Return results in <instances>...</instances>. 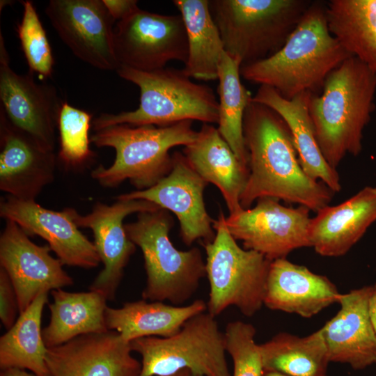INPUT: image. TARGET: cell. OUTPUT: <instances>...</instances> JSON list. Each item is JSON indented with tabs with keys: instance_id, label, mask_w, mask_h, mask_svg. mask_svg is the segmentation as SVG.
<instances>
[{
	"instance_id": "obj_16",
	"label": "cell",
	"mask_w": 376,
	"mask_h": 376,
	"mask_svg": "<svg viewBox=\"0 0 376 376\" xmlns=\"http://www.w3.org/2000/svg\"><path fill=\"white\" fill-rule=\"evenodd\" d=\"M0 236V267L15 288L19 313L43 292L72 285V278L63 263L50 254L49 246H39L15 221L6 220Z\"/></svg>"
},
{
	"instance_id": "obj_32",
	"label": "cell",
	"mask_w": 376,
	"mask_h": 376,
	"mask_svg": "<svg viewBox=\"0 0 376 376\" xmlns=\"http://www.w3.org/2000/svg\"><path fill=\"white\" fill-rule=\"evenodd\" d=\"M93 115L63 102L57 122L59 132L58 160L68 170H81L90 165L95 153L90 148L89 129Z\"/></svg>"
},
{
	"instance_id": "obj_29",
	"label": "cell",
	"mask_w": 376,
	"mask_h": 376,
	"mask_svg": "<svg viewBox=\"0 0 376 376\" xmlns=\"http://www.w3.org/2000/svg\"><path fill=\"white\" fill-rule=\"evenodd\" d=\"M48 292L38 295L11 328L0 338V368L27 369L37 376H50L47 347L42 335L41 320Z\"/></svg>"
},
{
	"instance_id": "obj_28",
	"label": "cell",
	"mask_w": 376,
	"mask_h": 376,
	"mask_svg": "<svg viewBox=\"0 0 376 376\" xmlns=\"http://www.w3.org/2000/svg\"><path fill=\"white\" fill-rule=\"evenodd\" d=\"M326 18L342 47L376 73V0H331Z\"/></svg>"
},
{
	"instance_id": "obj_36",
	"label": "cell",
	"mask_w": 376,
	"mask_h": 376,
	"mask_svg": "<svg viewBox=\"0 0 376 376\" xmlns=\"http://www.w3.org/2000/svg\"><path fill=\"white\" fill-rule=\"evenodd\" d=\"M102 1L113 19L118 22L139 8L138 1L136 0H102Z\"/></svg>"
},
{
	"instance_id": "obj_27",
	"label": "cell",
	"mask_w": 376,
	"mask_h": 376,
	"mask_svg": "<svg viewBox=\"0 0 376 376\" xmlns=\"http://www.w3.org/2000/svg\"><path fill=\"white\" fill-rule=\"evenodd\" d=\"M182 17L187 37L188 56L183 72L191 79H218L223 42L212 17L209 0H174Z\"/></svg>"
},
{
	"instance_id": "obj_30",
	"label": "cell",
	"mask_w": 376,
	"mask_h": 376,
	"mask_svg": "<svg viewBox=\"0 0 376 376\" xmlns=\"http://www.w3.org/2000/svg\"><path fill=\"white\" fill-rule=\"evenodd\" d=\"M264 371L288 376H325L330 363L320 329L304 337L281 332L260 344Z\"/></svg>"
},
{
	"instance_id": "obj_8",
	"label": "cell",
	"mask_w": 376,
	"mask_h": 376,
	"mask_svg": "<svg viewBox=\"0 0 376 376\" xmlns=\"http://www.w3.org/2000/svg\"><path fill=\"white\" fill-rule=\"evenodd\" d=\"M225 218L220 210L212 224L216 231L214 240L203 244L210 286L207 311L216 318L235 306L244 315L252 317L264 305L272 261L258 252L240 247L227 229Z\"/></svg>"
},
{
	"instance_id": "obj_1",
	"label": "cell",
	"mask_w": 376,
	"mask_h": 376,
	"mask_svg": "<svg viewBox=\"0 0 376 376\" xmlns=\"http://www.w3.org/2000/svg\"><path fill=\"white\" fill-rule=\"evenodd\" d=\"M251 98L243 119L249 173L240 197L242 209L263 197L315 212L329 205L335 193L304 171L285 122L272 109Z\"/></svg>"
},
{
	"instance_id": "obj_26",
	"label": "cell",
	"mask_w": 376,
	"mask_h": 376,
	"mask_svg": "<svg viewBox=\"0 0 376 376\" xmlns=\"http://www.w3.org/2000/svg\"><path fill=\"white\" fill-rule=\"evenodd\" d=\"M51 294L50 321L42 330L47 348L79 336L109 331L105 318L107 299L101 293L93 290L72 292L59 288Z\"/></svg>"
},
{
	"instance_id": "obj_21",
	"label": "cell",
	"mask_w": 376,
	"mask_h": 376,
	"mask_svg": "<svg viewBox=\"0 0 376 376\" xmlns=\"http://www.w3.org/2000/svg\"><path fill=\"white\" fill-rule=\"evenodd\" d=\"M340 295L327 276L283 258L270 263L264 305L271 310L311 318L338 302Z\"/></svg>"
},
{
	"instance_id": "obj_19",
	"label": "cell",
	"mask_w": 376,
	"mask_h": 376,
	"mask_svg": "<svg viewBox=\"0 0 376 376\" xmlns=\"http://www.w3.org/2000/svg\"><path fill=\"white\" fill-rule=\"evenodd\" d=\"M0 189L17 199L35 201L55 177L58 159L14 126L0 109Z\"/></svg>"
},
{
	"instance_id": "obj_9",
	"label": "cell",
	"mask_w": 376,
	"mask_h": 376,
	"mask_svg": "<svg viewBox=\"0 0 376 376\" xmlns=\"http://www.w3.org/2000/svg\"><path fill=\"white\" fill-rule=\"evenodd\" d=\"M130 345L142 358L140 376H164L183 369L194 376H230L224 334L207 311L188 320L170 337H142Z\"/></svg>"
},
{
	"instance_id": "obj_7",
	"label": "cell",
	"mask_w": 376,
	"mask_h": 376,
	"mask_svg": "<svg viewBox=\"0 0 376 376\" xmlns=\"http://www.w3.org/2000/svg\"><path fill=\"white\" fill-rule=\"evenodd\" d=\"M312 3L311 0H210L209 8L225 52L242 66L278 52Z\"/></svg>"
},
{
	"instance_id": "obj_5",
	"label": "cell",
	"mask_w": 376,
	"mask_h": 376,
	"mask_svg": "<svg viewBox=\"0 0 376 376\" xmlns=\"http://www.w3.org/2000/svg\"><path fill=\"white\" fill-rule=\"evenodd\" d=\"M192 123L185 120L166 127L118 124L95 132L91 143L113 148L116 157L109 167L94 169L91 178L107 188L117 187L126 180L137 190L152 187L171 171L169 150L196 139L198 132Z\"/></svg>"
},
{
	"instance_id": "obj_35",
	"label": "cell",
	"mask_w": 376,
	"mask_h": 376,
	"mask_svg": "<svg viewBox=\"0 0 376 376\" xmlns=\"http://www.w3.org/2000/svg\"><path fill=\"white\" fill-rule=\"evenodd\" d=\"M19 313L17 295L12 282L0 267V319L3 327L9 329L15 324Z\"/></svg>"
},
{
	"instance_id": "obj_2",
	"label": "cell",
	"mask_w": 376,
	"mask_h": 376,
	"mask_svg": "<svg viewBox=\"0 0 376 376\" xmlns=\"http://www.w3.org/2000/svg\"><path fill=\"white\" fill-rule=\"evenodd\" d=\"M350 56L329 30L326 3L313 1L283 46L267 58L241 66L240 75L291 100L304 92L320 94L328 75Z\"/></svg>"
},
{
	"instance_id": "obj_39",
	"label": "cell",
	"mask_w": 376,
	"mask_h": 376,
	"mask_svg": "<svg viewBox=\"0 0 376 376\" xmlns=\"http://www.w3.org/2000/svg\"><path fill=\"white\" fill-rule=\"evenodd\" d=\"M164 376H194L192 373L188 370V369H183L181 370H179L178 372L169 375H164Z\"/></svg>"
},
{
	"instance_id": "obj_14",
	"label": "cell",
	"mask_w": 376,
	"mask_h": 376,
	"mask_svg": "<svg viewBox=\"0 0 376 376\" xmlns=\"http://www.w3.org/2000/svg\"><path fill=\"white\" fill-rule=\"evenodd\" d=\"M170 173L152 187L122 194L117 200H146L177 217L180 237L187 246L201 240L202 244L214 240L216 232L204 202L207 182L191 166L182 152L172 155Z\"/></svg>"
},
{
	"instance_id": "obj_33",
	"label": "cell",
	"mask_w": 376,
	"mask_h": 376,
	"mask_svg": "<svg viewBox=\"0 0 376 376\" xmlns=\"http://www.w3.org/2000/svg\"><path fill=\"white\" fill-rule=\"evenodd\" d=\"M20 2L23 15L17 31L30 72L42 77H50L54 59L45 30L33 2L29 0Z\"/></svg>"
},
{
	"instance_id": "obj_38",
	"label": "cell",
	"mask_w": 376,
	"mask_h": 376,
	"mask_svg": "<svg viewBox=\"0 0 376 376\" xmlns=\"http://www.w3.org/2000/svg\"><path fill=\"white\" fill-rule=\"evenodd\" d=\"M0 376H37L33 373H28L25 370L10 368L1 370Z\"/></svg>"
},
{
	"instance_id": "obj_11",
	"label": "cell",
	"mask_w": 376,
	"mask_h": 376,
	"mask_svg": "<svg viewBox=\"0 0 376 376\" xmlns=\"http://www.w3.org/2000/svg\"><path fill=\"white\" fill-rule=\"evenodd\" d=\"M310 211L302 205L287 207L278 199L263 197L253 208L229 214L225 224L244 249L272 261L286 258L295 249L311 246Z\"/></svg>"
},
{
	"instance_id": "obj_15",
	"label": "cell",
	"mask_w": 376,
	"mask_h": 376,
	"mask_svg": "<svg viewBox=\"0 0 376 376\" xmlns=\"http://www.w3.org/2000/svg\"><path fill=\"white\" fill-rule=\"evenodd\" d=\"M33 74L19 75L11 69L1 32L0 109L14 126L54 151L55 130L63 102L54 87L37 83Z\"/></svg>"
},
{
	"instance_id": "obj_37",
	"label": "cell",
	"mask_w": 376,
	"mask_h": 376,
	"mask_svg": "<svg viewBox=\"0 0 376 376\" xmlns=\"http://www.w3.org/2000/svg\"><path fill=\"white\" fill-rule=\"evenodd\" d=\"M368 313L372 325L376 334V285H373V290L369 298Z\"/></svg>"
},
{
	"instance_id": "obj_18",
	"label": "cell",
	"mask_w": 376,
	"mask_h": 376,
	"mask_svg": "<svg viewBox=\"0 0 376 376\" xmlns=\"http://www.w3.org/2000/svg\"><path fill=\"white\" fill-rule=\"evenodd\" d=\"M0 217L15 221L29 237L38 235L46 240L63 265L92 269L101 262L94 244L79 230L65 209L54 211L36 201L8 195L1 198Z\"/></svg>"
},
{
	"instance_id": "obj_24",
	"label": "cell",
	"mask_w": 376,
	"mask_h": 376,
	"mask_svg": "<svg viewBox=\"0 0 376 376\" xmlns=\"http://www.w3.org/2000/svg\"><path fill=\"white\" fill-rule=\"evenodd\" d=\"M182 153L204 180L219 189L229 214L242 209L240 197L248 180L249 169L239 161L217 127L203 123L196 139L185 146Z\"/></svg>"
},
{
	"instance_id": "obj_4",
	"label": "cell",
	"mask_w": 376,
	"mask_h": 376,
	"mask_svg": "<svg viewBox=\"0 0 376 376\" xmlns=\"http://www.w3.org/2000/svg\"><path fill=\"white\" fill-rule=\"evenodd\" d=\"M116 72L139 88V106L134 111L101 113L92 120L95 132L118 124L166 127L185 120L217 124L219 102L213 90L191 81L182 69L139 71L120 65Z\"/></svg>"
},
{
	"instance_id": "obj_34",
	"label": "cell",
	"mask_w": 376,
	"mask_h": 376,
	"mask_svg": "<svg viewBox=\"0 0 376 376\" xmlns=\"http://www.w3.org/2000/svg\"><path fill=\"white\" fill-rule=\"evenodd\" d=\"M224 334L226 352L233 363V376H263L265 371L260 344L255 340L256 328L235 320L227 324Z\"/></svg>"
},
{
	"instance_id": "obj_13",
	"label": "cell",
	"mask_w": 376,
	"mask_h": 376,
	"mask_svg": "<svg viewBox=\"0 0 376 376\" xmlns=\"http://www.w3.org/2000/svg\"><path fill=\"white\" fill-rule=\"evenodd\" d=\"M53 28L74 55L102 70H117L113 19L102 0H51L45 8Z\"/></svg>"
},
{
	"instance_id": "obj_22",
	"label": "cell",
	"mask_w": 376,
	"mask_h": 376,
	"mask_svg": "<svg viewBox=\"0 0 376 376\" xmlns=\"http://www.w3.org/2000/svg\"><path fill=\"white\" fill-rule=\"evenodd\" d=\"M376 221V186H367L336 205H327L311 218V246L319 255L346 254Z\"/></svg>"
},
{
	"instance_id": "obj_12",
	"label": "cell",
	"mask_w": 376,
	"mask_h": 376,
	"mask_svg": "<svg viewBox=\"0 0 376 376\" xmlns=\"http://www.w3.org/2000/svg\"><path fill=\"white\" fill-rule=\"evenodd\" d=\"M158 208L160 207L146 200H117L111 205L97 202L92 211L84 215L73 208H64L78 228L93 231V244L104 265L90 290L101 293L107 301L115 299L124 269L136 246L128 237L123 220L131 214Z\"/></svg>"
},
{
	"instance_id": "obj_10",
	"label": "cell",
	"mask_w": 376,
	"mask_h": 376,
	"mask_svg": "<svg viewBox=\"0 0 376 376\" xmlns=\"http://www.w3.org/2000/svg\"><path fill=\"white\" fill-rule=\"evenodd\" d=\"M113 45L119 66L139 71L164 68L173 61L185 64L188 56L180 14L162 15L139 8L117 22Z\"/></svg>"
},
{
	"instance_id": "obj_17",
	"label": "cell",
	"mask_w": 376,
	"mask_h": 376,
	"mask_svg": "<svg viewBox=\"0 0 376 376\" xmlns=\"http://www.w3.org/2000/svg\"><path fill=\"white\" fill-rule=\"evenodd\" d=\"M130 343L116 331L77 336L47 348L50 376H140L142 365Z\"/></svg>"
},
{
	"instance_id": "obj_20",
	"label": "cell",
	"mask_w": 376,
	"mask_h": 376,
	"mask_svg": "<svg viewBox=\"0 0 376 376\" xmlns=\"http://www.w3.org/2000/svg\"><path fill=\"white\" fill-rule=\"evenodd\" d=\"M372 290L370 285L340 294V310L320 328L330 362L354 370L376 365V334L368 313Z\"/></svg>"
},
{
	"instance_id": "obj_25",
	"label": "cell",
	"mask_w": 376,
	"mask_h": 376,
	"mask_svg": "<svg viewBox=\"0 0 376 376\" xmlns=\"http://www.w3.org/2000/svg\"><path fill=\"white\" fill-rule=\"evenodd\" d=\"M207 311V303L196 299L185 306L141 299L125 302L122 307L107 306L109 330L117 331L126 341L142 337H170L177 334L192 317Z\"/></svg>"
},
{
	"instance_id": "obj_6",
	"label": "cell",
	"mask_w": 376,
	"mask_h": 376,
	"mask_svg": "<svg viewBox=\"0 0 376 376\" xmlns=\"http://www.w3.org/2000/svg\"><path fill=\"white\" fill-rule=\"evenodd\" d=\"M173 226L169 211L161 207L137 213L135 221L124 225L144 260L146 284L142 299L182 306L206 277L205 262L198 247L181 251L174 246L169 237Z\"/></svg>"
},
{
	"instance_id": "obj_40",
	"label": "cell",
	"mask_w": 376,
	"mask_h": 376,
	"mask_svg": "<svg viewBox=\"0 0 376 376\" xmlns=\"http://www.w3.org/2000/svg\"><path fill=\"white\" fill-rule=\"evenodd\" d=\"M263 376H288V375H285L284 374H281V373H276V372H267V371H265ZM325 376H329V375H327Z\"/></svg>"
},
{
	"instance_id": "obj_3",
	"label": "cell",
	"mask_w": 376,
	"mask_h": 376,
	"mask_svg": "<svg viewBox=\"0 0 376 376\" xmlns=\"http://www.w3.org/2000/svg\"><path fill=\"white\" fill-rule=\"evenodd\" d=\"M376 73L355 56L327 77L322 93L313 94L309 114L327 162L336 169L343 159L359 155L363 132L375 110Z\"/></svg>"
},
{
	"instance_id": "obj_23",
	"label": "cell",
	"mask_w": 376,
	"mask_h": 376,
	"mask_svg": "<svg viewBox=\"0 0 376 376\" xmlns=\"http://www.w3.org/2000/svg\"><path fill=\"white\" fill-rule=\"evenodd\" d=\"M312 95L304 92L287 100L274 88L260 86L251 99L272 109L285 122L299 163L307 175L321 181L334 193L339 192L342 188L340 175L324 158L315 136L308 110Z\"/></svg>"
},
{
	"instance_id": "obj_31",
	"label": "cell",
	"mask_w": 376,
	"mask_h": 376,
	"mask_svg": "<svg viewBox=\"0 0 376 376\" xmlns=\"http://www.w3.org/2000/svg\"><path fill=\"white\" fill-rule=\"evenodd\" d=\"M240 68L238 61L225 52L223 53L218 72L219 119L217 128L239 161L248 167L243 119L252 96L241 81Z\"/></svg>"
}]
</instances>
